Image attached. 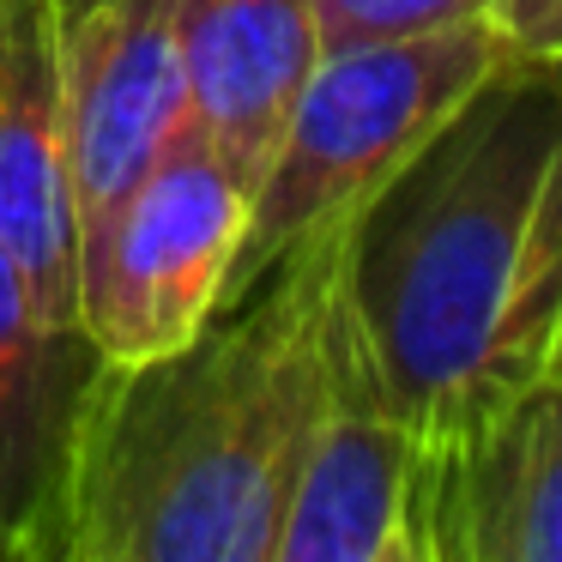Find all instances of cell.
<instances>
[{"label": "cell", "mask_w": 562, "mask_h": 562, "mask_svg": "<svg viewBox=\"0 0 562 562\" xmlns=\"http://www.w3.org/2000/svg\"><path fill=\"white\" fill-rule=\"evenodd\" d=\"M0 248L43 315L79 327V188L55 0H0Z\"/></svg>", "instance_id": "obj_7"}, {"label": "cell", "mask_w": 562, "mask_h": 562, "mask_svg": "<svg viewBox=\"0 0 562 562\" xmlns=\"http://www.w3.org/2000/svg\"><path fill=\"white\" fill-rule=\"evenodd\" d=\"M98 351L55 327L0 248V562H55L74 417Z\"/></svg>", "instance_id": "obj_9"}, {"label": "cell", "mask_w": 562, "mask_h": 562, "mask_svg": "<svg viewBox=\"0 0 562 562\" xmlns=\"http://www.w3.org/2000/svg\"><path fill=\"white\" fill-rule=\"evenodd\" d=\"M429 562H562V375L429 441Z\"/></svg>", "instance_id": "obj_8"}, {"label": "cell", "mask_w": 562, "mask_h": 562, "mask_svg": "<svg viewBox=\"0 0 562 562\" xmlns=\"http://www.w3.org/2000/svg\"><path fill=\"white\" fill-rule=\"evenodd\" d=\"M345 303L393 412L453 436L544 375L562 321V79L484 74L351 212Z\"/></svg>", "instance_id": "obj_1"}, {"label": "cell", "mask_w": 562, "mask_h": 562, "mask_svg": "<svg viewBox=\"0 0 562 562\" xmlns=\"http://www.w3.org/2000/svg\"><path fill=\"white\" fill-rule=\"evenodd\" d=\"M79 231L188 134L182 0H55Z\"/></svg>", "instance_id": "obj_6"}, {"label": "cell", "mask_w": 562, "mask_h": 562, "mask_svg": "<svg viewBox=\"0 0 562 562\" xmlns=\"http://www.w3.org/2000/svg\"><path fill=\"white\" fill-rule=\"evenodd\" d=\"M339 236L284 248L194 339L91 369L55 562H272L327 381Z\"/></svg>", "instance_id": "obj_2"}, {"label": "cell", "mask_w": 562, "mask_h": 562, "mask_svg": "<svg viewBox=\"0 0 562 562\" xmlns=\"http://www.w3.org/2000/svg\"><path fill=\"white\" fill-rule=\"evenodd\" d=\"M429 441L393 412L345 272L327 303L321 412L284 502L272 562H429Z\"/></svg>", "instance_id": "obj_5"}, {"label": "cell", "mask_w": 562, "mask_h": 562, "mask_svg": "<svg viewBox=\"0 0 562 562\" xmlns=\"http://www.w3.org/2000/svg\"><path fill=\"white\" fill-rule=\"evenodd\" d=\"M248 182L188 127L127 194L79 231V327L103 363L194 339L231 291Z\"/></svg>", "instance_id": "obj_4"}, {"label": "cell", "mask_w": 562, "mask_h": 562, "mask_svg": "<svg viewBox=\"0 0 562 562\" xmlns=\"http://www.w3.org/2000/svg\"><path fill=\"white\" fill-rule=\"evenodd\" d=\"M544 375H562V321H557V339H550V357H544Z\"/></svg>", "instance_id": "obj_13"}, {"label": "cell", "mask_w": 562, "mask_h": 562, "mask_svg": "<svg viewBox=\"0 0 562 562\" xmlns=\"http://www.w3.org/2000/svg\"><path fill=\"white\" fill-rule=\"evenodd\" d=\"M490 0H321V49H339L357 37H387V31H424L448 19H477Z\"/></svg>", "instance_id": "obj_11"}, {"label": "cell", "mask_w": 562, "mask_h": 562, "mask_svg": "<svg viewBox=\"0 0 562 562\" xmlns=\"http://www.w3.org/2000/svg\"><path fill=\"white\" fill-rule=\"evenodd\" d=\"M550 74H557V79H562V55H557V61H550Z\"/></svg>", "instance_id": "obj_14"}, {"label": "cell", "mask_w": 562, "mask_h": 562, "mask_svg": "<svg viewBox=\"0 0 562 562\" xmlns=\"http://www.w3.org/2000/svg\"><path fill=\"white\" fill-rule=\"evenodd\" d=\"M315 61L321 0H182L188 122L248 188Z\"/></svg>", "instance_id": "obj_10"}, {"label": "cell", "mask_w": 562, "mask_h": 562, "mask_svg": "<svg viewBox=\"0 0 562 562\" xmlns=\"http://www.w3.org/2000/svg\"><path fill=\"white\" fill-rule=\"evenodd\" d=\"M502 61H508V43L490 25V13L321 49L248 188V231L231 291H243L284 248L321 231H345L351 212Z\"/></svg>", "instance_id": "obj_3"}, {"label": "cell", "mask_w": 562, "mask_h": 562, "mask_svg": "<svg viewBox=\"0 0 562 562\" xmlns=\"http://www.w3.org/2000/svg\"><path fill=\"white\" fill-rule=\"evenodd\" d=\"M490 25L502 31L508 55L557 61L562 55V0H490Z\"/></svg>", "instance_id": "obj_12"}]
</instances>
